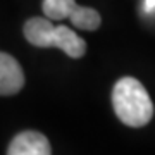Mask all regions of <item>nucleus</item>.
Instances as JSON below:
<instances>
[{
    "label": "nucleus",
    "mask_w": 155,
    "mask_h": 155,
    "mask_svg": "<svg viewBox=\"0 0 155 155\" xmlns=\"http://www.w3.org/2000/svg\"><path fill=\"white\" fill-rule=\"evenodd\" d=\"M24 86V72L19 62L0 52V95H14Z\"/></svg>",
    "instance_id": "4"
},
{
    "label": "nucleus",
    "mask_w": 155,
    "mask_h": 155,
    "mask_svg": "<svg viewBox=\"0 0 155 155\" xmlns=\"http://www.w3.org/2000/svg\"><path fill=\"white\" fill-rule=\"evenodd\" d=\"M143 11L145 12H153L155 11V0H145V4H143Z\"/></svg>",
    "instance_id": "7"
},
{
    "label": "nucleus",
    "mask_w": 155,
    "mask_h": 155,
    "mask_svg": "<svg viewBox=\"0 0 155 155\" xmlns=\"http://www.w3.org/2000/svg\"><path fill=\"white\" fill-rule=\"evenodd\" d=\"M24 36L31 45L40 48H57L64 50L69 57L79 59L86 52L84 40L67 26H55L50 19L45 17H31L24 24Z\"/></svg>",
    "instance_id": "2"
},
{
    "label": "nucleus",
    "mask_w": 155,
    "mask_h": 155,
    "mask_svg": "<svg viewBox=\"0 0 155 155\" xmlns=\"http://www.w3.org/2000/svg\"><path fill=\"white\" fill-rule=\"evenodd\" d=\"M76 0H43V14L50 21H62L76 9Z\"/></svg>",
    "instance_id": "6"
},
{
    "label": "nucleus",
    "mask_w": 155,
    "mask_h": 155,
    "mask_svg": "<svg viewBox=\"0 0 155 155\" xmlns=\"http://www.w3.org/2000/svg\"><path fill=\"white\" fill-rule=\"evenodd\" d=\"M112 105L126 126L141 127L153 116V104L145 86L134 78H121L112 90Z\"/></svg>",
    "instance_id": "1"
},
{
    "label": "nucleus",
    "mask_w": 155,
    "mask_h": 155,
    "mask_svg": "<svg viewBox=\"0 0 155 155\" xmlns=\"http://www.w3.org/2000/svg\"><path fill=\"white\" fill-rule=\"evenodd\" d=\"M7 155H52V147L45 134L38 131H22L12 138Z\"/></svg>",
    "instance_id": "3"
},
{
    "label": "nucleus",
    "mask_w": 155,
    "mask_h": 155,
    "mask_svg": "<svg viewBox=\"0 0 155 155\" xmlns=\"http://www.w3.org/2000/svg\"><path fill=\"white\" fill-rule=\"evenodd\" d=\"M69 19H71L74 28L86 29V31H95L102 24V17H100L98 12L91 7H83V5H76V9L71 12Z\"/></svg>",
    "instance_id": "5"
}]
</instances>
